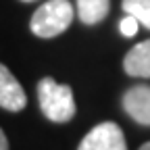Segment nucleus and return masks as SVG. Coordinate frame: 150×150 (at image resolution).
Instances as JSON below:
<instances>
[{
	"mask_svg": "<svg viewBox=\"0 0 150 150\" xmlns=\"http://www.w3.org/2000/svg\"><path fill=\"white\" fill-rule=\"evenodd\" d=\"M125 112L140 125H150V86H134L123 94Z\"/></svg>",
	"mask_w": 150,
	"mask_h": 150,
	"instance_id": "39448f33",
	"label": "nucleus"
},
{
	"mask_svg": "<svg viewBox=\"0 0 150 150\" xmlns=\"http://www.w3.org/2000/svg\"><path fill=\"white\" fill-rule=\"evenodd\" d=\"M38 100L44 117L54 123H67L75 115V100L69 86L56 83L52 77H44L38 83Z\"/></svg>",
	"mask_w": 150,
	"mask_h": 150,
	"instance_id": "f257e3e1",
	"label": "nucleus"
},
{
	"mask_svg": "<svg viewBox=\"0 0 150 150\" xmlns=\"http://www.w3.org/2000/svg\"><path fill=\"white\" fill-rule=\"evenodd\" d=\"M138 19H134L131 15H127V17H123V21L119 23V29H121V33L125 35V38H134L136 33H138Z\"/></svg>",
	"mask_w": 150,
	"mask_h": 150,
	"instance_id": "1a4fd4ad",
	"label": "nucleus"
},
{
	"mask_svg": "<svg viewBox=\"0 0 150 150\" xmlns=\"http://www.w3.org/2000/svg\"><path fill=\"white\" fill-rule=\"evenodd\" d=\"M25 104H27V96H25L21 83L0 63V106L11 112H19L25 108Z\"/></svg>",
	"mask_w": 150,
	"mask_h": 150,
	"instance_id": "20e7f679",
	"label": "nucleus"
},
{
	"mask_svg": "<svg viewBox=\"0 0 150 150\" xmlns=\"http://www.w3.org/2000/svg\"><path fill=\"white\" fill-rule=\"evenodd\" d=\"M0 150H8V140H6L2 129H0Z\"/></svg>",
	"mask_w": 150,
	"mask_h": 150,
	"instance_id": "9d476101",
	"label": "nucleus"
},
{
	"mask_svg": "<svg viewBox=\"0 0 150 150\" xmlns=\"http://www.w3.org/2000/svg\"><path fill=\"white\" fill-rule=\"evenodd\" d=\"M73 21V6L69 0H48L31 17V31L38 38H56Z\"/></svg>",
	"mask_w": 150,
	"mask_h": 150,
	"instance_id": "f03ea898",
	"label": "nucleus"
},
{
	"mask_svg": "<svg viewBox=\"0 0 150 150\" xmlns=\"http://www.w3.org/2000/svg\"><path fill=\"white\" fill-rule=\"evenodd\" d=\"M140 150H150V142H146V144H144V146H142Z\"/></svg>",
	"mask_w": 150,
	"mask_h": 150,
	"instance_id": "9b49d317",
	"label": "nucleus"
},
{
	"mask_svg": "<svg viewBox=\"0 0 150 150\" xmlns=\"http://www.w3.org/2000/svg\"><path fill=\"white\" fill-rule=\"evenodd\" d=\"M77 150H127L125 136L117 123H100L81 140Z\"/></svg>",
	"mask_w": 150,
	"mask_h": 150,
	"instance_id": "7ed1b4c3",
	"label": "nucleus"
},
{
	"mask_svg": "<svg viewBox=\"0 0 150 150\" xmlns=\"http://www.w3.org/2000/svg\"><path fill=\"white\" fill-rule=\"evenodd\" d=\"M123 69L131 77H144L150 79V40L134 46L123 61Z\"/></svg>",
	"mask_w": 150,
	"mask_h": 150,
	"instance_id": "423d86ee",
	"label": "nucleus"
},
{
	"mask_svg": "<svg viewBox=\"0 0 150 150\" xmlns=\"http://www.w3.org/2000/svg\"><path fill=\"white\" fill-rule=\"evenodd\" d=\"M21 2H33V0H21Z\"/></svg>",
	"mask_w": 150,
	"mask_h": 150,
	"instance_id": "f8f14e48",
	"label": "nucleus"
},
{
	"mask_svg": "<svg viewBox=\"0 0 150 150\" xmlns=\"http://www.w3.org/2000/svg\"><path fill=\"white\" fill-rule=\"evenodd\" d=\"M110 0H77V17L86 25H96L108 15Z\"/></svg>",
	"mask_w": 150,
	"mask_h": 150,
	"instance_id": "0eeeda50",
	"label": "nucleus"
},
{
	"mask_svg": "<svg viewBox=\"0 0 150 150\" xmlns=\"http://www.w3.org/2000/svg\"><path fill=\"white\" fill-rule=\"evenodd\" d=\"M121 6L127 15L138 19V23L150 29V0H123Z\"/></svg>",
	"mask_w": 150,
	"mask_h": 150,
	"instance_id": "6e6552de",
	"label": "nucleus"
}]
</instances>
